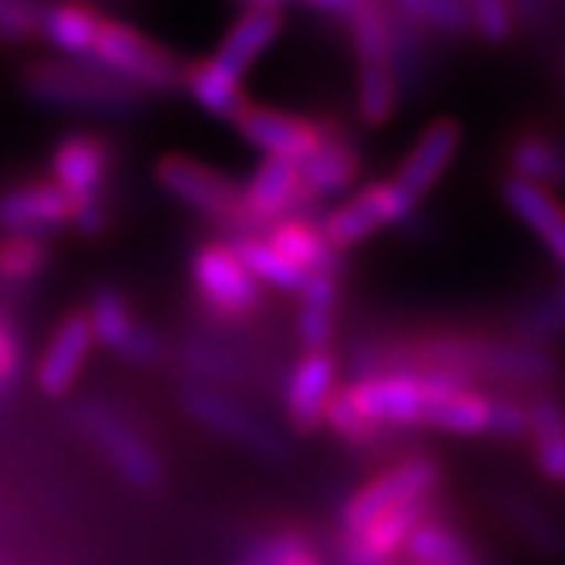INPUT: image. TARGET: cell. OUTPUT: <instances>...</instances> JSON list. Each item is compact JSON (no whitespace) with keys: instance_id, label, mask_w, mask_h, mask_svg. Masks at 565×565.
I'll return each instance as SVG.
<instances>
[{"instance_id":"1","label":"cell","mask_w":565,"mask_h":565,"mask_svg":"<svg viewBox=\"0 0 565 565\" xmlns=\"http://www.w3.org/2000/svg\"><path fill=\"white\" fill-rule=\"evenodd\" d=\"M467 379L443 372H369L358 375L344 392L354 409L382 436L392 429H429L436 406L454 388H467Z\"/></svg>"},{"instance_id":"2","label":"cell","mask_w":565,"mask_h":565,"mask_svg":"<svg viewBox=\"0 0 565 565\" xmlns=\"http://www.w3.org/2000/svg\"><path fill=\"white\" fill-rule=\"evenodd\" d=\"M21 86L42 106L96 113V116H130L147 103V96L130 83H124V78L103 72L93 62H72V58L28 65L21 72Z\"/></svg>"},{"instance_id":"3","label":"cell","mask_w":565,"mask_h":565,"mask_svg":"<svg viewBox=\"0 0 565 565\" xmlns=\"http://www.w3.org/2000/svg\"><path fill=\"white\" fill-rule=\"evenodd\" d=\"M89 62L116 78H124L143 96H168L178 93L184 83V62L171 49L157 45L153 38L116 18L103 21Z\"/></svg>"},{"instance_id":"4","label":"cell","mask_w":565,"mask_h":565,"mask_svg":"<svg viewBox=\"0 0 565 565\" xmlns=\"http://www.w3.org/2000/svg\"><path fill=\"white\" fill-rule=\"evenodd\" d=\"M113 171V150L96 134H68L52 150V181L72 198V228L99 235L106 225V181Z\"/></svg>"},{"instance_id":"5","label":"cell","mask_w":565,"mask_h":565,"mask_svg":"<svg viewBox=\"0 0 565 565\" xmlns=\"http://www.w3.org/2000/svg\"><path fill=\"white\" fill-rule=\"evenodd\" d=\"M191 287L212 317L235 324V320H249L259 313L266 300V287L242 266L228 238H212L198 246L191 256Z\"/></svg>"},{"instance_id":"6","label":"cell","mask_w":565,"mask_h":565,"mask_svg":"<svg viewBox=\"0 0 565 565\" xmlns=\"http://www.w3.org/2000/svg\"><path fill=\"white\" fill-rule=\"evenodd\" d=\"M419 209V201L406 191L398 188L395 178L388 181H372L361 191H354L348 201L334 205L324 222H320V232H324L328 246L344 256L351 253L361 242H369L372 235H379L382 228L388 225H406Z\"/></svg>"},{"instance_id":"7","label":"cell","mask_w":565,"mask_h":565,"mask_svg":"<svg viewBox=\"0 0 565 565\" xmlns=\"http://www.w3.org/2000/svg\"><path fill=\"white\" fill-rule=\"evenodd\" d=\"M443 483V467L429 457H406L398 460L392 470L372 477L369 483L344 501L341 508V532L344 535H358L365 532L369 524L395 508H406L416 501H433V494Z\"/></svg>"},{"instance_id":"8","label":"cell","mask_w":565,"mask_h":565,"mask_svg":"<svg viewBox=\"0 0 565 565\" xmlns=\"http://www.w3.org/2000/svg\"><path fill=\"white\" fill-rule=\"evenodd\" d=\"M75 423L106 454V460L119 470V477L130 480L134 488L150 491L164 480V460H160V454L150 447L130 419H124L113 406H106V402H96V398L83 402V406L75 409Z\"/></svg>"},{"instance_id":"9","label":"cell","mask_w":565,"mask_h":565,"mask_svg":"<svg viewBox=\"0 0 565 565\" xmlns=\"http://www.w3.org/2000/svg\"><path fill=\"white\" fill-rule=\"evenodd\" d=\"M153 178H157L160 191H168L174 201H181V205L191 209L194 215L209 218L212 225H218L228 235L235 232L242 184H235L222 171L201 164V160H194V157H184V153H168V157L157 160Z\"/></svg>"},{"instance_id":"10","label":"cell","mask_w":565,"mask_h":565,"mask_svg":"<svg viewBox=\"0 0 565 565\" xmlns=\"http://www.w3.org/2000/svg\"><path fill=\"white\" fill-rule=\"evenodd\" d=\"M307 209V194H303V178L300 164L294 160H279V157H263L253 178L242 184L238 198V222L235 235H263L282 218H294Z\"/></svg>"},{"instance_id":"11","label":"cell","mask_w":565,"mask_h":565,"mask_svg":"<svg viewBox=\"0 0 565 565\" xmlns=\"http://www.w3.org/2000/svg\"><path fill=\"white\" fill-rule=\"evenodd\" d=\"M184 409L194 423L212 429L215 436H225L238 443L242 450H249L263 460H287V439H282L269 423H263L256 413H249L242 402L225 395L215 385H188L181 392Z\"/></svg>"},{"instance_id":"12","label":"cell","mask_w":565,"mask_h":565,"mask_svg":"<svg viewBox=\"0 0 565 565\" xmlns=\"http://www.w3.org/2000/svg\"><path fill=\"white\" fill-rule=\"evenodd\" d=\"M235 130L242 140L256 150H263L266 157L303 164V160L313 157L317 147L328 140L331 124H317V119H303V116L287 113V109L249 103V109L235 119Z\"/></svg>"},{"instance_id":"13","label":"cell","mask_w":565,"mask_h":565,"mask_svg":"<svg viewBox=\"0 0 565 565\" xmlns=\"http://www.w3.org/2000/svg\"><path fill=\"white\" fill-rule=\"evenodd\" d=\"M86 317H89V328L99 348L119 354L124 361H130V365H157L160 361L157 334L134 317L127 297L119 290H96Z\"/></svg>"},{"instance_id":"14","label":"cell","mask_w":565,"mask_h":565,"mask_svg":"<svg viewBox=\"0 0 565 565\" xmlns=\"http://www.w3.org/2000/svg\"><path fill=\"white\" fill-rule=\"evenodd\" d=\"M338 358L331 351H307L282 385V409L300 436L324 426V409L338 392Z\"/></svg>"},{"instance_id":"15","label":"cell","mask_w":565,"mask_h":565,"mask_svg":"<svg viewBox=\"0 0 565 565\" xmlns=\"http://www.w3.org/2000/svg\"><path fill=\"white\" fill-rule=\"evenodd\" d=\"M75 205L55 181H24L0 194V228L8 235H34L58 232L72 225Z\"/></svg>"},{"instance_id":"16","label":"cell","mask_w":565,"mask_h":565,"mask_svg":"<svg viewBox=\"0 0 565 565\" xmlns=\"http://www.w3.org/2000/svg\"><path fill=\"white\" fill-rule=\"evenodd\" d=\"M93 348H96V338H93L86 310H72L68 317H62V324L55 328L42 361H38V372H34L38 388L49 398L68 395L78 375H83Z\"/></svg>"},{"instance_id":"17","label":"cell","mask_w":565,"mask_h":565,"mask_svg":"<svg viewBox=\"0 0 565 565\" xmlns=\"http://www.w3.org/2000/svg\"><path fill=\"white\" fill-rule=\"evenodd\" d=\"M457 150H460V127L454 119H436V124H429L419 134L406 160L398 164L395 184L406 188L416 201H423V194H429L439 184V178L447 174Z\"/></svg>"},{"instance_id":"18","label":"cell","mask_w":565,"mask_h":565,"mask_svg":"<svg viewBox=\"0 0 565 565\" xmlns=\"http://www.w3.org/2000/svg\"><path fill=\"white\" fill-rule=\"evenodd\" d=\"M279 31H282V11H276V8L242 11L218 42L212 62L222 72H228L232 78H246V72L256 65V58L276 45Z\"/></svg>"},{"instance_id":"19","label":"cell","mask_w":565,"mask_h":565,"mask_svg":"<svg viewBox=\"0 0 565 565\" xmlns=\"http://www.w3.org/2000/svg\"><path fill=\"white\" fill-rule=\"evenodd\" d=\"M361 174V153L358 147L344 137V130L338 124H331L328 140L317 147L313 157H307L300 164V178H303V194L307 205H317V201H328L334 194H344Z\"/></svg>"},{"instance_id":"20","label":"cell","mask_w":565,"mask_h":565,"mask_svg":"<svg viewBox=\"0 0 565 565\" xmlns=\"http://www.w3.org/2000/svg\"><path fill=\"white\" fill-rule=\"evenodd\" d=\"M501 198H504V205L542 238L548 256L565 269V205L562 201L552 191L535 188L529 181H518V178H508L501 184Z\"/></svg>"},{"instance_id":"21","label":"cell","mask_w":565,"mask_h":565,"mask_svg":"<svg viewBox=\"0 0 565 565\" xmlns=\"http://www.w3.org/2000/svg\"><path fill=\"white\" fill-rule=\"evenodd\" d=\"M263 238L282 259H290L307 276H313V273H344V256H338L328 246V238H324V232H320V225H313L303 215L276 222L273 228L263 232Z\"/></svg>"},{"instance_id":"22","label":"cell","mask_w":565,"mask_h":565,"mask_svg":"<svg viewBox=\"0 0 565 565\" xmlns=\"http://www.w3.org/2000/svg\"><path fill=\"white\" fill-rule=\"evenodd\" d=\"M103 21H106V14L96 11L93 4H83V0H62V4H52L45 11L42 38H49V45H55L72 62H89L93 49H96V38L103 31Z\"/></svg>"},{"instance_id":"23","label":"cell","mask_w":565,"mask_h":565,"mask_svg":"<svg viewBox=\"0 0 565 565\" xmlns=\"http://www.w3.org/2000/svg\"><path fill=\"white\" fill-rule=\"evenodd\" d=\"M338 297L341 273H313L300 290L297 331L303 351H331L334 324H338Z\"/></svg>"},{"instance_id":"24","label":"cell","mask_w":565,"mask_h":565,"mask_svg":"<svg viewBox=\"0 0 565 565\" xmlns=\"http://www.w3.org/2000/svg\"><path fill=\"white\" fill-rule=\"evenodd\" d=\"M181 89L218 119H228L235 127V119L249 109V96L242 89V78H232L228 72H222L212 58H201V62H191L184 65V83Z\"/></svg>"},{"instance_id":"25","label":"cell","mask_w":565,"mask_h":565,"mask_svg":"<svg viewBox=\"0 0 565 565\" xmlns=\"http://www.w3.org/2000/svg\"><path fill=\"white\" fill-rule=\"evenodd\" d=\"M508 164H511V174L508 178H518V181H529L535 188H545V191H565V147L542 137V134H524L511 143L508 150Z\"/></svg>"},{"instance_id":"26","label":"cell","mask_w":565,"mask_h":565,"mask_svg":"<svg viewBox=\"0 0 565 565\" xmlns=\"http://www.w3.org/2000/svg\"><path fill=\"white\" fill-rule=\"evenodd\" d=\"M529 413H532L529 439H532V454H535L542 477L552 483H565V409H562V402L555 395L542 392L529 406Z\"/></svg>"},{"instance_id":"27","label":"cell","mask_w":565,"mask_h":565,"mask_svg":"<svg viewBox=\"0 0 565 565\" xmlns=\"http://www.w3.org/2000/svg\"><path fill=\"white\" fill-rule=\"evenodd\" d=\"M228 246L235 249L242 266H246L263 287H273L279 294H300L303 282L310 279L290 259H282L263 235H235V238H228Z\"/></svg>"},{"instance_id":"28","label":"cell","mask_w":565,"mask_h":565,"mask_svg":"<svg viewBox=\"0 0 565 565\" xmlns=\"http://www.w3.org/2000/svg\"><path fill=\"white\" fill-rule=\"evenodd\" d=\"M429 429L457 433V436H480L494 429V395H483L473 385L454 388L447 398L439 402Z\"/></svg>"},{"instance_id":"29","label":"cell","mask_w":565,"mask_h":565,"mask_svg":"<svg viewBox=\"0 0 565 565\" xmlns=\"http://www.w3.org/2000/svg\"><path fill=\"white\" fill-rule=\"evenodd\" d=\"M388 8L429 38H463L473 31L463 0H388Z\"/></svg>"},{"instance_id":"30","label":"cell","mask_w":565,"mask_h":565,"mask_svg":"<svg viewBox=\"0 0 565 565\" xmlns=\"http://www.w3.org/2000/svg\"><path fill=\"white\" fill-rule=\"evenodd\" d=\"M406 555L413 558V565H480L473 548L454 529L433 518L416 524V532L406 542Z\"/></svg>"},{"instance_id":"31","label":"cell","mask_w":565,"mask_h":565,"mask_svg":"<svg viewBox=\"0 0 565 565\" xmlns=\"http://www.w3.org/2000/svg\"><path fill=\"white\" fill-rule=\"evenodd\" d=\"M402 99L392 65H358V116L369 127H385Z\"/></svg>"},{"instance_id":"32","label":"cell","mask_w":565,"mask_h":565,"mask_svg":"<svg viewBox=\"0 0 565 565\" xmlns=\"http://www.w3.org/2000/svg\"><path fill=\"white\" fill-rule=\"evenodd\" d=\"M49 246L45 238L34 235H8L0 242V279L4 282H28L42 276L49 266Z\"/></svg>"},{"instance_id":"33","label":"cell","mask_w":565,"mask_h":565,"mask_svg":"<svg viewBox=\"0 0 565 565\" xmlns=\"http://www.w3.org/2000/svg\"><path fill=\"white\" fill-rule=\"evenodd\" d=\"M324 426H328L338 439H344L348 447H372V443L385 439L365 416H361V413L354 409V402L348 398L344 388H338V392L331 395L328 409H324Z\"/></svg>"},{"instance_id":"34","label":"cell","mask_w":565,"mask_h":565,"mask_svg":"<svg viewBox=\"0 0 565 565\" xmlns=\"http://www.w3.org/2000/svg\"><path fill=\"white\" fill-rule=\"evenodd\" d=\"M521 334L532 344L565 334V282H558L552 294H545L542 300H535L529 310H524Z\"/></svg>"},{"instance_id":"35","label":"cell","mask_w":565,"mask_h":565,"mask_svg":"<svg viewBox=\"0 0 565 565\" xmlns=\"http://www.w3.org/2000/svg\"><path fill=\"white\" fill-rule=\"evenodd\" d=\"M45 11L49 8L38 4V0H0V42L21 45L38 38L42 34Z\"/></svg>"},{"instance_id":"36","label":"cell","mask_w":565,"mask_h":565,"mask_svg":"<svg viewBox=\"0 0 565 565\" xmlns=\"http://www.w3.org/2000/svg\"><path fill=\"white\" fill-rule=\"evenodd\" d=\"M470 11L473 31L483 38L488 45H504L514 34V11L511 0H463Z\"/></svg>"},{"instance_id":"37","label":"cell","mask_w":565,"mask_h":565,"mask_svg":"<svg viewBox=\"0 0 565 565\" xmlns=\"http://www.w3.org/2000/svg\"><path fill=\"white\" fill-rule=\"evenodd\" d=\"M532 429V413L529 406H521L514 398H494V429L491 436H504V439H521Z\"/></svg>"},{"instance_id":"38","label":"cell","mask_w":565,"mask_h":565,"mask_svg":"<svg viewBox=\"0 0 565 565\" xmlns=\"http://www.w3.org/2000/svg\"><path fill=\"white\" fill-rule=\"evenodd\" d=\"M235 4L242 11H253V8H276V11H282V4H290V0H235ZM303 4L317 8L320 14H328L334 21H348L358 11L361 0H303Z\"/></svg>"},{"instance_id":"39","label":"cell","mask_w":565,"mask_h":565,"mask_svg":"<svg viewBox=\"0 0 565 565\" xmlns=\"http://www.w3.org/2000/svg\"><path fill=\"white\" fill-rule=\"evenodd\" d=\"M558 0H511V11H514V24L539 31L545 28V21L555 14Z\"/></svg>"},{"instance_id":"40","label":"cell","mask_w":565,"mask_h":565,"mask_svg":"<svg viewBox=\"0 0 565 565\" xmlns=\"http://www.w3.org/2000/svg\"><path fill=\"white\" fill-rule=\"evenodd\" d=\"M18 369H21V348L14 341V334L0 324V388L14 382Z\"/></svg>"},{"instance_id":"41","label":"cell","mask_w":565,"mask_h":565,"mask_svg":"<svg viewBox=\"0 0 565 565\" xmlns=\"http://www.w3.org/2000/svg\"><path fill=\"white\" fill-rule=\"evenodd\" d=\"M276 565H320V558L313 555V545H307V548H300V552H294L287 558H279Z\"/></svg>"},{"instance_id":"42","label":"cell","mask_w":565,"mask_h":565,"mask_svg":"<svg viewBox=\"0 0 565 565\" xmlns=\"http://www.w3.org/2000/svg\"><path fill=\"white\" fill-rule=\"evenodd\" d=\"M242 565H253V562H242Z\"/></svg>"}]
</instances>
